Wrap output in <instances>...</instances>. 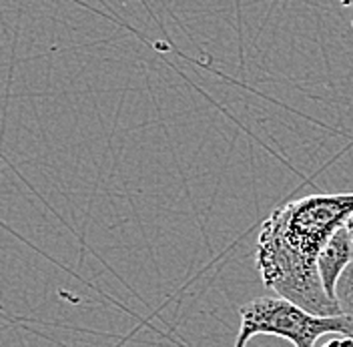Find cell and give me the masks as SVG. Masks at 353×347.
Segmentation results:
<instances>
[{"mask_svg":"<svg viewBox=\"0 0 353 347\" xmlns=\"http://www.w3.org/2000/svg\"><path fill=\"white\" fill-rule=\"evenodd\" d=\"M241 327L233 347H247L257 335H273L295 347H313L319 337L331 333L353 335L352 321L345 315L321 317L289 301L285 297H257L239 309Z\"/></svg>","mask_w":353,"mask_h":347,"instance_id":"7a4b0ae2","label":"cell"},{"mask_svg":"<svg viewBox=\"0 0 353 347\" xmlns=\"http://www.w3.org/2000/svg\"><path fill=\"white\" fill-rule=\"evenodd\" d=\"M353 215V193H317L285 203L265 219L255 265L265 287L309 313L341 315L323 289L317 257L331 235Z\"/></svg>","mask_w":353,"mask_h":347,"instance_id":"6da1fadb","label":"cell"},{"mask_svg":"<svg viewBox=\"0 0 353 347\" xmlns=\"http://www.w3.org/2000/svg\"><path fill=\"white\" fill-rule=\"evenodd\" d=\"M350 263H353V235L343 225L331 235V239L325 243V247L321 249V253L317 257V271H319V277L323 283V289L333 301H337L335 299L337 281Z\"/></svg>","mask_w":353,"mask_h":347,"instance_id":"3957f363","label":"cell"},{"mask_svg":"<svg viewBox=\"0 0 353 347\" xmlns=\"http://www.w3.org/2000/svg\"><path fill=\"white\" fill-rule=\"evenodd\" d=\"M335 299L341 309V315H345L353 326V263L345 267L341 273L337 287H335Z\"/></svg>","mask_w":353,"mask_h":347,"instance_id":"277c9868","label":"cell"},{"mask_svg":"<svg viewBox=\"0 0 353 347\" xmlns=\"http://www.w3.org/2000/svg\"><path fill=\"white\" fill-rule=\"evenodd\" d=\"M352 24H353V19H352Z\"/></svg>","mask_w":353,"mask_h":347,"instance_id":"ba28073f","label":"cell"},{"mask_svg":"<svg viewBox=\"0 0 353 347\" xmlns=\"http://www.w3.org/2000/svg\"><path fill=\"white\" fill-rule=\"evenodd\" d=\"M321 347H353V335L331 333V337Z\"/></svg>","mask_w":353,"mask_h":347,"instance_id":"5b68a950","label":"cell"},{"mask_svg":"<svg viewBox=\"0 0 353 347\" xmlns=\"http://www.w3.org/2000/svg\"><path fill=\"white\" fill-rule=\"evenodd\" d=\"M339 4L341 6H352L353 8V0H339Z\"/></svg>","mask_w":353,"mask_h":347,"instance_id":"52a82bcc","label":"cell"},{"mask_svg":"<svg viewBox=\"0 0 353 347\" xmlns=\"http://www.w3.org/2000/svg\"><path fill=\"white\" fill-rule=\"evenodd\" d=\"M345 227H347V229H350V233H352L353 235V215L350 219H347V223H345Z\"/></svg>","mask_w":353,"mask_h":347,"instance_id":"8992f818","label":"cell"}]
</instances>
